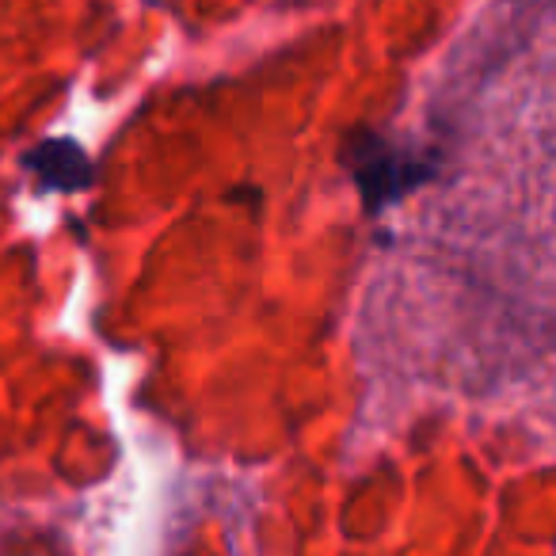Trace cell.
<instances>
[{
  "label": "cell",
  "instance_id": "6da1fadb",
  "mask_svg": "<svg viewBox=\"0 0 556 556\" xmlns=\"http://www.w3.org/2000/svg\"><path fill=\"white\" fill-rule=\"evenodd\" d=\"M348 168L355 176L363 202L370 214H381L386 206L401 202L412 187L434 176V156L416 153L408 146L381 138V134H351L348 138Z\"/></svg>",
  "mask_w": 556,
  "mask_h": 556
},
{
  "label": "cell",
  "instance_id": "7a4b0ae2",
  "mask_svg": "<svg viewBox=\"0 0 556 556\" xmlns=\"http://www.w3.org/2000/svg\"><path fill=\"white\" fill-rule=\"evenodd\" d=\"M24 164L42 179V187H54V191H80L92 184V161L70 138L42 141L24 156Z\"/></svg>",
  "mask_w": 556,
  "mask_h": 556
}]
</instances>
